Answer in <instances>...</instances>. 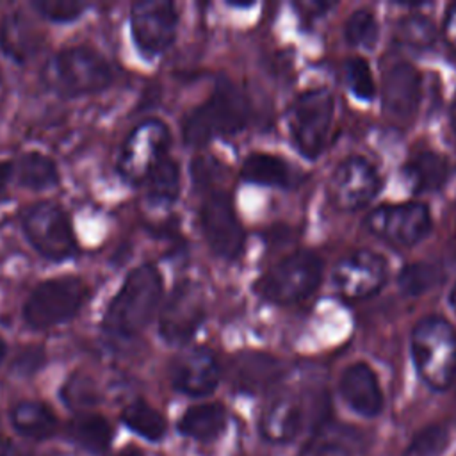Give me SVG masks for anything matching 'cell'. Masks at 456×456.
Instances as JSON below:
<instances>
[{
  "mask_svg": "<svg viewBox=\"0 0 456 456\" xmlns=\"http://www.w3.org/2000/svg\"><path fill=\"white\" fill-rule=\"evenodd\" d=\"M162 296V276L151 264L135 267L107 306L103 328L116 337H134L153 319Z\"/></svg>",
  "mask_w": 456,
  "mask_h": 456,
  "instance_id": "6da1fadb",
  "label": "cell"
},
{
  "mask_svg": "<svg viewBox=\"0 0 456 456\" xmlns=\"http://www.w3.org/2000/svg\"><path fill=\"white\" fill-rule=\"evenodd\" d=\"M411 356L422 381L445 390L456 376V331L438 315L420 319L411 331Z\"/></svg>",
  "mask_w": 456,
  "mask_h": 456,
  "instance_id": "7a4b0ae2",
  "label": "cell"
},
{
  "mask_svg": "<svg viewBox=\"0 0 456 456\" xmlns=\"http://www.w3.org/2000/svg\"><path fill=\"white\" fill-rule=\"evenodd\" d=\"M248 116L249 105L242 93L223 80L212 96L183 119V139L191 146H203L214 137L242 130Z\"/></svg>",
  "mask_w": 456,
  "mask_h": 456,
  "instance_id": "3957f363",
  "label": "cell"
},
{
  "mask_svg": "<svg viewBox=\"0 0 456 456\" xmlns=\"http://www.w3.org/2000/svg\"><path fill=\"white\" fill-rule=\"evenodd\" d=\"M45 78L57 93L80 96L105 89L112 82V69L96 50L71 46L48 62Z\"/></svg>",
  "mask_w": 456,
  "mask_h": 456,
  "instance_id": "277c9868",
  "label": "cell"
},
{
  "mask_svg": "<svg viewBox=\"0 0 456 456\" xmlns=\"http://www.w3.org/2000/svg\"><path fill=\"white\" fill-rule=\"evenodd\" d=\"M321 276V258L312 251H297L273 265L255 289L269 303L290 305L308 297L319 287Z\"/></svg>",
  "mask_w": 456,
  "mask_h": 456,
  "instance_id": "5b68a950",
  "label": "cell"
},
{
  "mask_svg": "<svg viewBox=\"0 0 456 456\" xmlns=\"http://www.w3.org/2000/svg\"><path fill=\"white\" fill-rule=\"evenodd\" d=\"M87 289L82 280L73 276L52 278L39 283L23 306L27 324L36 330L71 319L82 306Z\"/></svg>",
  "mask_w": 456,
  "mask_h": 456,
  "instance_id": "8992f818",
  "label": "cell"
},
{
  "mask_svg": "<svg viewBox=\"0 0 456 456\" xmlns=\"http://www.w3.org/2000/svg\"><path fill=\"white\" fill-rule=\"evenodd\" d=\"M333 107V94L324 87L310 89L292 103L289 112L290 135L306 159H315L324 150Z\"/></svg>",
  "mask_w": 456,
  "mask_h": 456,
  "instance_id": "52a82bcc",
  "label": "cell"
},
{
  "mask_svg": "<svg viewBox=\"0 0 456 456\" xmlns=\"http://www.w3.org/2000/svg\"><path fill=\"white\" fill-rule=\"evenodd\" d=\"M28 242L48 260H66L75 249V235L66 212L53 201H39L23 214Z\"/></svg>",
  "mask_w": 456,
  "mask_h": 456,
  "instance_id": "ba28073f",
  "label": "cell"
},
{
  "mask_svg": "<svg viewBox=\"0 0 456 456\" xmlns=\"http://www.w3.org/2000/svg\"><path fill=\"white\" fill-rule=\"evenodd\" d=\"M169 146V130L160 119L150 118L139 123L126 137L118 171L130 183H141L150 171L166 157Z\"/></svg>",
  "mask_w": 456,
  "mask_h": 456,
  "instance_id": "9c48e42d",
  "label": "cell"
},
{
  "mask_svg": "<svg viewBox=\"0 0 456 456\" xmlns=\"http://www.w3.org/2000/svg\"><path fill=\"white\" fill-rule=\"evenodd\" d=\"M365 228L388 244L413 246L431 230V216L419 201L381 205L365 217Z\"/></svg>",
  "mask_w": 456,
  "mask_h": 456,
  "instance_id": "30bf717a",
  "label": "cell"
},
{
  "mask_svg": "<svg viewBox=\"0 0 456 456\" xmlns=\"http://www.w3.org/2000/svg\"><path fill=\"white\" fill-rule=\"evenodd\" d=\"M205 294L194 281H180L162 306L159 331L167 344H185L205 319Z\"/></svg>",
  "mask_w": 456,
  "mask_h": 456,
  "instance_id": "8fae6325",
  "label": "cell"
},
{
  "mask_svg": "<svg viewBox=\"0 0 456 456\" xmlns=\"http://www.w3.org/2000/svg\"><path fill=\"white\" fill-rule=\"evenodd\" d=\"M176 23L175 4L167 0H141L132 5V36L144 55H157L167 50L175 41Z\"/></svg>",
  "mask_w": 456,
  "mask_h": 456,
  "instance_id": "7c38bea8",
  "label": "cell"
},
{
  "mask_svg": "<svg viewBox=\"0 0 456 456\" xmlns=\"http://www.w3.org/2000/svg\"><path fill=\"white\" fill-rule=\"evenodd\" d=\"M200 223L210 249L226 260H233L244 248V230L233 205L224 192H212L200 210Z\"/></svg>",
  "mask_w": 456,
  "mask_h": 456,
  "instance_id": "4fadbf2b",
  "label": "cell"
},
{
  "mask_svg": "<svg viewBox=\"0 0 456 456\" xmlns=\"http://www.w3.org/2000/svg\"><path fill=\"white\" fill-rule=\"evenodd\" d=\"M387 281V262L370 249H356L333 267V285L346 299H365L381 290Z\"/></svg>",
  "mask_w": 456,
  "mask_h": 456,
  "instance_id": "5bb4252c",
  "label": "cell"
},
{
  "mask_svg": "<svg viewBox=\"0 0 456 456\" xmlns=\"http://www.w3.org/2000/svg\"><path fill=\"white\" fill-rule=\"evenodd\" d=\"M381 182L370 162L362 157H349L331 173L328 192L331 203L344 212L363 208L379 191Z\"/></svg>",
  "mask_w": 456,
  "mask_h": 456,
  "instance_id": "9a60e30c",
  "label": "cell"
},
{
  "mask_svg": "<svg viewBox=\"0 0 456 456\" xmlns=\"http://www.w3.org/2000/svg\"><path fill=\"white\" fill-rule=\"evenodd\" d=\"M219 378V363L207 347L187 349L171 363V383L187 395L200 397L210 394L217 387Z\"/></svg>",
  "mask_w": 456,
  "mask_h": 456,
  "instance_id": "2e32d148",
  "label": "cell"
},
{
  "mask_svg": "<svg viewBox=\"0 0 456 456\" xmlns=\"http://www.w3.org/2000/svg\"><path fill=\"white\" fill-rule=\"evenodd\" d=\"M383 109L394 121H410L420 102V75L408 62H397L383 75Z\"/></svg>",
  "mask_w": 456,
  "mask_h": 456,
  "instance_id": "e0dca14e",
  "label": "cell"
},
{
  "mask_svg": "<svg viewBox=\"0 0 456 456\" xmlns=\"http://www.w3.org/2000/svg\"><path fill=\"white\" fill-rule=\"evenodd\" d=\"M308 420H317V417L305 410L301 399L285 395L267 406L260 420V431L269 442H290L306 428Z\"/></svg>",
  "mask_w": 456,
  "mask_h": 456,
  "instance_id": "ac0fdd59",
  "label": "cell"
},
{
  "mask_svg": "<svg viewBox=\"0 0 456 456\" xmlns=\"http://www.w3.org/2000/svg\"><path fill=\"white\" fill-rule=\"evenodd\" d=\"M340 392L346 403L365 417H374L383 408V394L374 370L367 363L349 365L340 379Z\"/></svg>",
  "mask_w": 456,
  "mask_h": 456,
  "instance_id": "d6986e66",
  "label": "cell"
},
{
  "mask_svg": "<svg viewBox=\"0 0 456 456\" xmlns=\"http://www.w3.org/2000/svg\"><path fill=\"white\" fill-rule=\"evenodd\" d=\"M362 451V435L338 422H322L297 456H356Z\"/></svg>",
  "mask_w": 456,
  "mask_h": 456,
  "instance_id": "ffe728a7",
  "label": "cell"
},
{
  "mask_svg": "<svg viewBox=\"0 0 456 456\" xmlns=\"http://www.w3.org/2000/svg\"><path fill=\"white\" fill-rule=\"evenodd\" d=\"M240 175L246 182L267 185V187H287L292 182V167L276 155L271 153H251L246 157Z\"/></svg>",
  "mask_w": 456,
  "mask_h": 456,
  "instance_id": "44dd1931",
  "label": "cell"
},
{
  "mask_svg": "<svg viewBox=\"0 0 456 456\" xmlns=\"http://www.w3.org/2000/svg\"><path fill=\"white\" fill-rule=\"evenodd\" d=\"M226 424V413L221 404H198L191 406L180 419L178 429L182 435L194 440L208 442L214 440Z\"/></svg>",
  "mask_w": 456,
  "mask_h": 456,
  "instance_id": "7402d4cb",
  "label": "cell"
},
{
  "mask_svg": "<svg viewBox=\"0 0 456 456\" xmlns=\"http://www.w3.org/2000/svg\"><path fill=\"white\" fill-rule=\"evenodd\" d=\"M404 173L415 191L429 192L440 189L449 178V162L435 151H420L406 164Z\"/></svg>",
  "mask_w": 456,
  "mask_h": 456,
  "instance_id": "603a6c76",
  "label": "cell"
},
{
  "mask_svg": "<svg viewBox=\"0 0 456 456\" xmlns=\"http://www.w3.org/2000/svg\"><path fill=\"white\" fill-rule=\"evenodd\" d=\"M12 426L25 436L48 438L57 428L53 411L39 401H21L11 411Z\"/></svg>",
  "mask_w": 456,
  "mask_h": 456,
  "instance_id": "cb8c5ba5",
  "label": "cell"
},
{
  "mask_svg": "<svg viewBox=\"0 0 456 456\" xmlns=\"http://www.w3.org/2000/svg\"><path fill=\"white\" fill-rule=\"evenodd\" d=\"M0 43L5 53L16 61H25L37 48V32L20 12L9 14L0 27Z\"/></svg>",
  "mask_w": 456,
  "mask_h": 456,
  "instance_id": "d4e9b609",
  "label": "cell"
},
{
  "mask_svg": "<svg viewBox=\"0 0 456 456\" xmlns=\"http://www.w3.org/2000/svg\"><path fill=\"white\" fill-rule=\"evenodd\" d=\"M278 376V365L267 356H244L233 363L232 379L242 390L265 388Z\"/></svg>",
  "mask_w": 456,
  "mask_h": 456,
  "instance_id": "484cf974",
  "label": "cell"
},
{
  "mask_svg": "<svg viewBox=\"0 0 456 456\" xmlns=\"http://www.w3.org/2000/svg\"><path fill=\"white\" fill-rule=\"evenodd\" d=\"M18 183L28 189H48L59 182L55 162L37 151L25 153L16 166Z\"/></svg>",
  "mask_w": 456,
  "mask_h": 456,
  "instance_id": "4316f807",
  "label": "cell"
},
{
  "mask_svg": "<svg viewBox=\"0 0 456 456\" xmlns=\"http://www.w3.org/2000/svg\"><path fill=\"white\" fill-rule=\"evenodd\" d=\"M146 192L153 203H173L180 194V167L178 164L164 157L146 176Z\"/></svg>",
  "mask_w": 456,
  "mask_h": 456,
  "instance_id": "83f0119b",
  "label": "cell"
},
{
  "mask_svg": "<svg viewBox=\"0 0 456 456\" xmlns=\"http://www.w3.org/2000/svg\"><path fill=\"white\" fill-rule=\"evenodd\" d=\"M69 436L84 449L98 454L103 452L110 442V424L96 413H87L69 422Z\"/></svg>",
  "mask_w": 456,
  "mask_h": 456,
  "instance_id": "f1b7e54d",
  "label": "cell"
},
{
  "mask_svg": "<svg viewBox=\"0 0 456 456\" xmlns=\"http://www.w3.org/2000/svg\"><path fill=\"white\" fill-rule=\"evenodd\" d=\"M123 420L132 431L153 442L160 440L166 433L164 417L144 401H135L128 404L123 411Z\"/></svg>",
  "mask_w": 456,
  "mask_h": 456,
  "instance_id": "f546056e",
  "label": "cell"
},
{
  "mask_svg": "<svg viewBox=\"0 0 456 456\" xmlns=\"http://www.w3.org/2000/svg\"><path fill=\"white\" fill-rule=\"evenodd\" d=\"M397 39L415 50H426L435 43V25L422 14H411L399 21Z\"/></svg>",
  "mask_w": 456,
  "mask_h": 456,
  "instance_id": "4dcf8cb0",
  "label": "cell"
},
{
  "mask_svg": "<svg viewBox=\"0 0 456 456\" xmlns=\"http://www.w3.org/2000/svg\"><path fill=\"white\" fill-rule=\"evenodd\" d=\"M438 280V271L424 262H415L406 265L399 274V289L408 296H420L435 287Z\"/></svg>",
  "mask_w": 456,
  "mask_h": 456,
  "instance_id": "1f68e13d",
  "label": "cell"
},
{
  "mask_svg": "<svg viewBox=\"0 0 456 456\" xmlns=\"http://www.w3.org/2000/svg\"><path fill=\"white\" fill-rule=\"evenodd\" d=\"M378 34H379L378 23H376L374 16L365 9L354 11L349 16V20L346 21L344 36H346L347 43L353 46L370 48V46H374Z\"/></svg>",
  "mask_w": 456,
  "mask_h": 456,
  "instance_id": "d6a6232c",
  "label": "cell"
},
{
  "mask_svg": "<svg viewBox=\"0 0 456 456\" xmlns=\"http://www.w3.org/2000/svg\"><path fill=\"white\" fill-rule=\"evenodd\" d=\"M344 75L347 87L353 91V94L360 100H372L376 94L374 78L370 73V66L362 57H351L344 64Z\"/></svg>",
  "mask_w": 456,
  "mask_h": 456,
  "instance_id": "836d02e7",
  "label": "cell"
},
{
  "mask_svg": "<svg viewBox=\"0 0 456 456\" xmlns=\"http://www.w3.org/2000/svg\"><path fill=\"white\" fill-rule=\"evenodd\" d=\"M447 429L440 424H433L417 433V436L404 451V456H440L447 447Z\"/></svg>",
  "mask_w": 456,
  "mask_h": 456,
  "instance_id": "e575fe53",
  "label": "cell"
},
{
  "mask_svg": "<svg viewBox=\"0 0 456 456\" xmlns=\"http://www.w3.org/2000/svg\"><path fill=\"white\" fill-rule=\"evenodd\" d=\"M37 12L52 21H71L77 20L86 9L84 2L75 0H36L32 4Z\"/></svg>",
  "mask_w": 456,
  "mask_h": 456,
  "instance_id": "d590c367",
  "label": "cell"
},
{
  "mask_svg": "<svg viewBox=\"0 0 456 456\" xmlns=\"http://www.w3.org/2000/svg\"><path fill=\"white\" fill-rule=\"evenodd\" d=\"M64 399L68 404H89L96 401L94 387L89 379H69V383L64 388Z\"/></svg>",
  "mask_w": 456,
  "mask_h": 456,
  "instance_id": "8d00e7d4",
  "label": "cell"
},
{
  "mask_svg": "<svg viewBox=\"0 0 456 456\" xmlns=\"http://www.w3.org/2000/svg\"><path fill=\"white\" fill-rule=\"evenodd\" d=\"M43 362V351L39 347H27L16 360V370L28 374L34 372Z\"/></svg>",
  "mask_w": 456,
  "mask_h": 456,
  "instance_id": "74e56055",
  "label": "cell"
},
{
  "mask_svg": "<svg viewBox=\"0 0 456 456\" xmlns=\"http://www.w3.org/2000/svg\"><path fill=\"white\" fill-rule=\"evenodd\" d=\"M444 34H445L449 45L456 50V2L451 4L447 9L445 21H444Z\"/></svg>",
  "mask_w": 456,
  "mask_h": 456,
  "instance_id": "f35d334b",
  "label": "cell"
},
{
  "mask_svg": "<svg viewBox=\"0 0 456 456\" xmlns=\"http://www.w3.org/2000/svg\"><path fill=\"white\" fill-rule=\"evenodd\" d=\"M0 456H36L34 452L23 449V447H16V445H7Z\"/></svg>",
  "mask_w": 456,
  "mask_h": 456,
  "instance_id": "ab89813d",
  "label": "cell"
},
{
  "mask_svg": "<svg viewBox=\"0 0 456 456\" xmlns=\"http://www.w3.org/2000/svg\"><path fill=\"white\" fill-rule=\"evenodd\" d=\"M11 171H12V166L9 162H0V192L4 191L9 176H11Z\"/></svg>",
  "mask_w": 456,
  "mask_h": 456,
  "instance_id": "60d3db41",
  "label": "cell"
},
{
  "mask_svg": "<svg viewBox=\"0 0 456 456\" xmlns=\"http://www.w3.org/2000/svg\"><path fill=\"white\" fill-rule=\"evenodd\" d=\"M449 125H451V132H452L454 141H456V100L452 102V105L449 109Z\"/></svg>",
  "mask_w": 456,
  "mask_h": 456,
  "instance_id": "b9f144b4",
  "label": "cell"
},
{
  "mask_svg": "<svg viewBox=\"0 0 456 456\" xmlns=\"http://www.w3.org/2000/svg\"><path fill=\"white\" fill-rule=\"evenodd\" d=\"M118 456H144L137 447H125Z\"/></svg>",
  "mask_w": 456,
  "mask_h": 456,
  "instance_id": "7bdbcfd3",
  "label": "cell"
},
{
  "mask_svg": "<svg viewBox=\"0 0 456 456\" xmlns=\"http://www.w3.org/2000/svg\"><path fill=\"white\" fill-rule=\"evenodd\" d=\"M449 303H451V306L454 308V312H456V285L451 289V294H449Z\"/></svg>",
  "mask_w": 456,
  "mask_h": 456,
  "instance_id": "ee69618b",
  "label": "cell"
},
{
  "mask_svg": "<svg viewBox=\"0 0 456 456\" xmlns=\"http://www.w3.org/2000/svg\"><path fill=\"white\" fill-rule=\"evenodd\" d=\"M5 349H7V347H5V342H4V338L0 337V362H2L4 356H5Z\"/></svg>",
  "mask_w": 456,
  "mask_h": 456,
  "instance_id": "f6af8a7d",
  "label": "cell"
}]
</instances>
